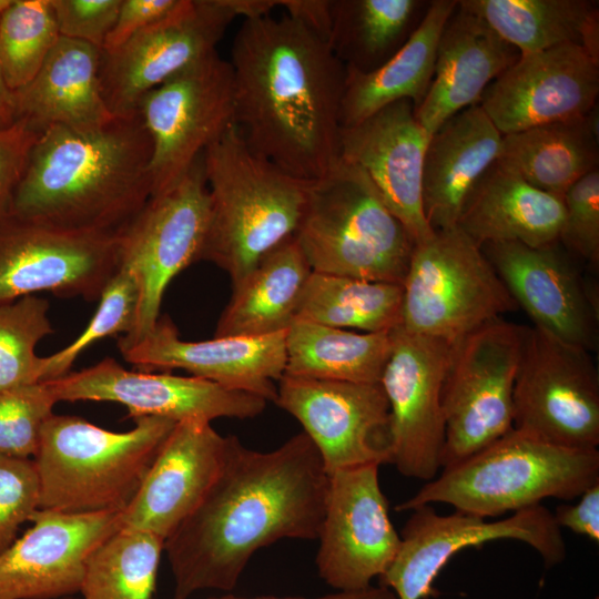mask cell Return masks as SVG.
I'll use <instances>...</instances> for the list:
<instances>
[{
	"mask_svg": "<svg viewBox=\"0 0 599 599\" xmlns=\"http://www.w3.org/2000/svg\"><path fill=\"white\" fill-rule=\"evenodd\" d=\"M327 488L328 474L304 432L271 451L231 436L214 484L164 541L172 599L231 591L258 549L283 538H318Z\"/></svg>",
	"mask_w": 599,
	"mask_h": 599,
	"instance_id": "1",
	"label": "cell"
},
{
	"mask_svg": "<svg viewBox=\"0 0 599 599\" xmlns=\"http://www.w3.org/2000/svg\"><path fill=\"white\" fill-rule=\"evenodd\" d=\"M234 125L246 145L304 181L339 162L346 68L298 21L244 19L232 45Z\"/></svg>",
	"mask_w": 599,
	"mask_h": 599,
	"instance_id": "2",
	"label": "cell"
},
{
	"mask_svg": "<svg viewBox=\"0 0 599 599\" xmlns=\"http://www.w3.org/2000/svg\"><path fill=\"white\" fill-rule=\"evenodd\" d=\"M152 143L139 112L89 130L41 132L9 215L69 231L121 234L152 194Z\"/></svg>",
	"mask_w": 599,
	"mask_h": 599,
	"instance_id": "3",
	"label": "cell"
},
{
	"mask_svg": "<svg viewBox=\"0 0 599 599\" xmlns=\"http://www.w3.org/2000/svg\"><path fill=\"white\" fill-rule=\"evenodd\" d=\"M210 223L202 260L238 283L293 236L312 181L292 176L252 151L231 125L202 154Z\"/></svg>",
	"mask_w": 599,
	"mask_h": 599,
	"instance_id": "4",
	"label": "cell"
},
{
	"mask_svg": "<svg viewBox=\"0 0 599 599\" xmlns=\"http://www.w3.org/2000/svg\"><path fill=\"white\" fill-rule=\"evenodd\" d=\"M134 422L132 429L119 433L78 416L52 414L32 458L40 479V509L122 512L176 424L156 416Z\"/></svg>",
	"mask_w": 599,
	"mask_h": 599,
	"instance_id": "5",
	"label": "cell"
},
{
	"mask_svg": "<svg viewBox=\"0 0 599 599\" xmlns=\"http://www.w3.org/2000/svg\"><path fill=\"white\" fill-rule=\"evenodd\" d=\"M599 483V451L551 445L516 429L444 468L397 511L444 502L456 511L495 517L540 505L546 498L573 499Z\"/></svg>",
	"mask_w": 599,
	"mask_h": 599,
	"instance_id": "6",
	"label": "cell"
},
{
	"mask_svg": "<svg viewBox=\"0 0 599 599\" xmlns=\"http://www.w3.org/2000/svg\"><path fill=\"white\" fill-rule=\"evenodd\" d=\"M293 237L313 272L396 284L415 247L368 176L342 160L311 182Z\"/></svg>",
	"mask_w": 599,
	"mask_h": 599,
	"instance_id": "7",
	"label": "cell"
},
{
	"mask_svg": "<svg viewBox=\"0 0 599 599\" xmlns=\"http://www.w3.org/2000/svg\"><path fill=\"white\" fill-rule=\"evenodd\" d=\"M402 285L400 326L450 344L518 307L481 247L458 226L415 244Z\"/></svg>",
	"mask_w": 599,
	"mask_h": 599,
	"instance_id": "8",
	"label": "cell"
},
{
	"mask_svg": "<svg viewBox=\"0 0 599 599\" xmlns=\"http://www.w3.org/2000/svg\"><path fill=\"white\" fill-rule=\"evenodd\" d=\"M527 326L496 318L453 343L443 390L451 467L512 429V395Z\"/></svg>",
	"mask_w": 599,
	"mask_h": 599,
	"instance_id": "9",
	"label": "cell"
},
{
	"mask_svg": "<svg viewBox=\"0 0 599 599\" xmlns=\"http://www.w3.org/2000/svg\"><path fill=\"white\" fill-rule=\"evenodd\" d=\"M512 428L565 448L598 449L599 376L589 351L527 327Z\"/></svg>",
	"mask_w": 599,
	"mask_h": 599,
	"instance_id": "10",
	"label": "cell"
},
{
	"mask_svg": "<svg viewBox=\"0 0 599 599\" xmlns=\"http://www.w3.org/2000/svg\"><path fill=\"white\" fill-rule=\"evenodd\" d=\"M210 212L201 155L175 184L151 195L122 231L120 267L135 277L140 304L134 331L120 337L139 339L154 327L171 281L202 260Z\"/></svg>",
	"mask_w": 599,
	"mask_h": 599,
	"instance_id": "11",
	"label": "cell"
},
{
	"mask_svg": "<svg viewBox=\"0 0 599 599\" xmlns=\"http://www.w3.org/2000/svg\"><path fill=\"white\" fill-rule=\"evenodd\" d=\"M138 112L152 143V194L175 184L234 124L230 61L215 51L142 97Z\"/></svg>",
	"mask_w": 599,
	"mask_h": 599,
	"instance_id": "12",
	"label": "cell"
},
{
	"mask_svg": "<svg viewBox=\"0 0 599 599\" xmlns=\"http://www.w3.org/2000/svg\"><path fill=\"white\" fill-rule=\"evenodd\" d=\"M400 534L399 550L378 578L397 599H425L436 595L437 575L458 551L498 539H515L532 547L547 567L566 557V546L552 512L541 505L515 511L509 517L486 518L455 511L441 516L432 505L412 510Z\"/></svg>",
	"mask_w": 599,
	"mask_h": 599,
	"instance_id": "13",
	"label": "cell"
},
{
	"mask_svg": "<svg viewBox=\"0 0 599 599\" xmlns=\"http://www.w3.org/2000/svg\"><path fill=\"white\" fill-rule=\"evenodd\" d=\"M121 266L120 234L0 221V303L40 292L99 300Z\"/></svg>",
	"mask_w": 599,
	"mask_h": 599,
	"instance_id": "14",
	"label": "cell"
},
{
	"mask_svg": "<svg viewBox=\"0 0 599 599\" xmlns=\"http://www.w3.org/2000/svg\"><path fill=\"white\" fill-rule=\"evenodd\" d=\"M236 17L231 0H182L121 47L102 51L100 85L111 114L136 113L144 94L215 52Z\"/></svg>",
	"mask_w": 599,
	"mask_h": 599,
	"instance_id": "15",
	"label": "cell"
},
{
	"mask_svg": "<svg viewBox=\"0 0 599 599\" xmlns=\"http://www.w3.org/2000/svg\"><path fill=\"white\" fill-rule=\"evenodd\" d=\"M450 343L392 331L379 384L389 406L390 463L409 478L432 480L441 468L445 420L441 390Z\"/></svg>",
	"mask_w": 599,
	"mask_h": 599,
	"instance_id": "16",
	"label": "cell"
},
{
	"mask_svg": "<svg viewBox=\"0 0 599 599\" xmlns=\"http://www.w3.org/2000/svg\"><path fill=\"white\" fill-rule=\"evenodd\" d=\"M378 468L370 464L328 475L316 567L337 591L370 587L399 550L400 536L388 515Z\"/></svg>",
	"mask_w": 599,
	"mask_h": 599,
	"instance_id": "17",
	"label": "cell"
},
{
	"mask_svg": "<svg viewBox=\"0 0 599 599\" xmlns=\"http://www.w3.org/2000/svg\"><path fill=\"white\" fill-rule=\"evenodd\" d=\"M274 403L301 423L328 475L390 463L389 406L379 383L284 374Z\"/></svg>",
	"mask_w": 599,
	"mask_h": 599,
	"instance_id": "18",
	"label": "cell"
},
{
	"mask_svg": "<svg viewBox=\"0 0 599 599\" xmlns=\"http://www.w3.org/2000/svg\"><path fill=\"white\" fill-rule=\"evenodd\" d=\"M58 402H113L129 416H156L182 422L216 418H253L267 400L255 394L226 388L216 383L170 373L129 370L113 358L45 380Z\"/></svg>",
	"mask_w": 599,
	"mask_h": 599,
	"instance_id": "19",
	"label": "cell"
},
{
	"mask_svg": "<svg viewBox=\"0 0 599 599\" xmlns=\"http://www.w3.org/2000/svg\"><path fill=\"white\" fill-rule=\"evenodd\" d=\"M599 61L579 44L519 54L480 105L502 134L579 118L597 105Z\"/></svg>",
	"mask_w": 599,
	"mask_h": 599,
	"instance_id": "20",
	"label": "cell"
},
{
	"mask_svg": "<svg viewBox=\"0 0 599 599\" xmlns=\"http://www.w3.org/2000/svg\"><path fill=\"white\" fill-rule=\"evenodd\" d=\"M480 247L535 327L589 352L597 347L598 300L559 243L531 247L495 242Z\"/></svg>",
	"mask_w": 599,
	"mask_h": 599,
	"instance_id": "21",
	"label": "cell"
},
{
	"mask_svg": "<svg viewBox=\"0 0 599 599\" xmlns=\"http://www.w3.org/2000/svg\"><path fill=\"white\" fill-rule=\"evenodd\" d=\"M32 526L0 554V599H62L79 593L90 555L119 530L121 512L39 509Z\"/></svg>",
	"mask_w": 599,
	"mask_h": 599,
	"instance_id": "22",
	"label": "cell"
},
{
	"mask_svg": "<svg viewBox=\"0 0 599 599\" xmlns=\"http://www.w3.org/2000/svg\"><path fill=\"white\" fill-rule=\"evenodd\" d=\"M285 334L184 341L172 321L163 316L139 339L119 337L118 348L126 362L145 372L180 368L194 377L275 402V382L285 374Z\"/></svg>",
	"mask_w": 599,
	"mask_h": 599,
	"instance_id": "23",
	"label": "cell"
},
{
	"mask_svg": "<svg viewBox=\"0 0 599 599\" xmlns=\"http://www.w3.org/2000/svg\"><path fill=\"white\" fill-rule=\"evenodd\" d=\"M429 135L409 100L386 105L363 121L343 126L339 160L361 169L415 244L429 238L423 211V163Z\"/></svg>",
	"mask_w": 599,
	"mask_h": 599,
	"instance_id": "24",
	"label": "cell"
},
{
	"mask_svg": "<svg viewBox=\"0 0 599 599\" xmlns=\"http://www.w3.org/2000/svg\"><path fill=\"white\" fill-rule=\"evenodd\" d=\"M230 437L220 435L210 422H177L138 494L121 512V526L165 540L214 484L225 461Z\"/></svg>",
	"mask_w": 599,
	"mask_h": 599,
	"instance_id": "25",
	"label": "cell"
},
{
	"mask_svg": "<svg viewBox=\"0 0 599 599\" xmlns=\"http://www.w3.org/2000/svg\"><path fill=\"white\" fill-rule=\"evenodd\" d=\"M518 58L514 47L457 2L438 41L429 89L415 109L417 121L430 136L450 116L479 104L488 85Z\"/></svg>",
	"mask_w": 599,
	"mask_h": 599,
	"instance_id": "26",
	"label": "cell"
},
{
	"mask_svg": "<svg viewBox=\"0 0 599 599\" xmlns=\"http://www.w3.org/2000/svg\"><path fill=\"white\" fill-rule=\"evenodd\" d=\"M502 134L480 104L446 120L428 139L422 179L425 219L433 231L457 226L484 173L498 161Z\"/></svg>",
	"mask_w": 599,
	"mask_h": 599,
	"instance_id": "27",
	"label": "cell"
},
{
	"mask_svg": "<svg viewBox=\"0 0 599 599\" xmlns=\"http://www.w3.org/2000/svg\"><path fill=\"white\" fill-rule=\"evenodd\" d=\"M101 55L92 44L60 37L33 79L13 91L16 120L39 132L53 125L89 130L111 121L100 85Z\"/></svg>",
	"mask_w": 599,
	"mask_h": 599,
	"instance_id": "28",
	"label": "cell"
},
{
	"mask_svg": "<svg viewBox=\"0 0 599 599\" xmlns=\"http://www.w3.org/2000/svg\"><path fill=\"white\" fill-rule=\"evenodd\" d=\"M562 221V197L495 162L468 196L457 226L479 246L519 242L541 247L559 243Z\"/></svg>",
	"mask_w": 599,
	"mask_h": 599,
	"instance_id": "29",
	"label": "cell"
},
{
	"mask_svg": "<svg viewBox=\"0 0 599 599\" xmlns=\"http://www.w3.org/2000/svg\"><path fill=\"white\" fill-rule=\"evenodd\" d=\"M457 2L432 1L404 44L377 69L369 72L346 69L342 128L354 125L399 100L412 101L415 109L423 102L433 80L440 34Z\"/></svg>",
	"mask_w": 599,
	"mask_h": 599,
	"instance_id": "30",
	"label": "cell"
},
{
	"mask_svg": "<svg viewBox=\"0 0 599 599\" xmlns=\"http://www.w3.org/2000/svg\"><path fill=\"white\" fill-rule=\"evenodd\" d=\"M313 273L293 236L266 255L235 285L215 337H260L287 331Z\"/></svg>",
	"mask_w": 599,
	"mask_h": 599,
	"instance_id": "31",
	"label": "cell"
},
{
	"mask_svg": "<svg viewBox=\"0 0 599 599\" xmlns=\"http://www.w3.org/2000/svg\"><path fill=\"white\" fill-rule=\"evenodd\" d=\"M529 184L564 197L598 170V108L586 115L502 135L497 161Z\"/></svg>",
	"mask_w": 599,
	"mask_h": 599,
	"instance_id": "32",
	"label": "cell"
},
{
	"mask_svg": "<svg viewBox=\"0 0 599 599\" xmlns=\"http://www.w3.org/2000/svg\"><path fill=\"white\" fill-rule=\"evenodd\" d=\"M519 54L557 45H581L599 61V13L586 0H463Z\"/></svg>",
	"mask_w": 599,
	"mask_h": 599,
	"instance_id": "33",
	"label": "cell"
},
{
	"mask_svg": "<svg viewBox=\"0 0 599 599\" xmlns=\"http://www.w3.org/2000/svg\"><path fill=\"white\" fill-rule=\"evenodd\" d=\"M392 331L362 333L296 318L285 334V375L378 384Z\"/></svg>",
	"mask_w": 599,
	"mask_h": 599,
	"instance_id": "34",
	"label": "cell"
},
{
	"mask_svg": "<svg viewBox=\"0 0 599 599\" xmlns=\"http://www.w3.org/2000/svg\"><path fill=\"white\" fill-rule=\"evenodd\" d=\"M423 3L417 0L332 1L328 44L346 69L373 71L408 39Z\"/></svg>",
	"mask_w": 599,
	"mask_h": 599,
	"instance_id": "35",
	"label": "cell"
},
{
	"mask_svg": "<svg viewBox=\"0 0 599 599\" xmlns=\"http://www.w3.org/2000/svg\"><path fill=\"white\" fill-rule=\"evenodd\" d=\"M403 285L313 272L297 317L362 332H390L402 324Z\"/></svg>",
	"mask_w": 599,
	"mask_h": 599,
	"instance_id": "36",
	"label": "cell"
},
{
	"mask_svg": "<svg viewBox=\"0 0 599 599\" xmlns=\"http://www.w3.org/2000/svg\"><path fill=\"white\" fill-rule=\"evenodd\" d=\"M164 539L121 527L88 558L82 599H153Z\"/></svg>",
	"mask_w": 599,
	"mask_h": 599,
	"instance_id": "37",
	"label": "cell"
},
{
	"mask_svg": "<svg viewBox=\"0 0 599 599\" xmlns=\"http://www.w3.org/2000/svg\"><path fill=\"white\" fill-rule=\"evenodd\" d=\"M59 38L51 0H13L0 17V68L12 91L33 79Z\"/></svg>",
	"mask_w": 599,
	"mask_h": 599,
	"instance_id": "38",
	"label": "cell"
},
{
	"mask_svg": "<svg viewBox=\"0 0 599 599\" xmlns=\"http://www.w3.org/2000/svg\"><path fill=\"white\" fill-rule=\"evenodd\" d=\"M49 303L35 295L0 303V390L42 382L38 343L53 329Z\"/></svg>",
	"mask_w": 599,
	"mask_h": 599,
	"instance_id": "39",
	"label": "cell"
},
{
	"mask_svg": "<svg viewBox=\"0 0 599 599\" xmlns=\"http://www.w3.org/2000/svg\"><path fill=\"white\" fill-rule=\"evenodd\" d=\"M139 304L135 277L120 267L104 287L98 309L84 331L67 347L42 357V382L70 373L79 355L95 342L118 334L130 335L136 325Z\"/></svg>",
	"mask_w": 599,
	"mask_h": 599,
	"instance_id": "40",
	"label": "cell"
},
{
	"mask_svg": "<svg viewBox=\"0 0 599 599\" xmlns=\"http://www.w3.org/2000/svg\"><path fill=\"white\" fill-rule=\"evenodd\" d=\"M57 403L45 382L0 390V456L33 457Z\"/></svg>",
	"mask_w": 599,
	"mask_h": 599,
	"instance_id": "41",
	"label": "cell"
},
{
	"mask_svg": "<svg viewBox=\"0 0 599 599\" xmlns=\"http://www.w3.org/2000/svg\"><path fill=\"white\" fill-rule=\"evenodd\" d=\"M559 244L571 254L599 265V170H595L565 193Z\"/></svg>",
	"mask_w": 599,
	"mask_h": 599,
	"instance_id": "42",
	"label": "cell"
},
{
	"mask_svg": "<svg viewBox=\"0 0 599 599\" xmlns=\"http://www.w3.org/2000/svg\"><path fill=\"white\" fill-rule=\"evenodd\" d=\"M40 501L33 459L0 456V554L17 539L20 526L40 509Z\"/></svg>",
	"mask_w": 599,
	"mask_h": 599,
	"instance_id": "43",
	"label": "cell"
},
{
	"mask_svg": "<svg viewBox=\"0 0 599 599\" xmlns=\"http://www.w3.org/2000/svg\"><path fill=\"white\" fill-rule=\"evenodd\" d=\"M122 0H51L60 37L103 49Z\"/></svg>",
	"mask_w": 599,
	"mask_h": 599,
	"instance_id": "44",
	"label": "cell"
},
{
	"mask_svg": "<svg viewBox=\"0 0 599 599\" xmlns=\"http://www.w3.org/2000/svg\"><path fill=\"white\" fill-rule=\"evenodd\" d=\"M40 134L23 119L0 129V221L10 213L14 193Z\"/></svg>",
	"mask_w": 599,
	"mask_h": 599,
	"instance_id": "45",
	"label": "cell"
},
{
	"mask_svg": "<svg viewBox=\"0 0 599 599\" xmlns=\"http://www.w3.org/2000/svg\"><path fill=\"white\" fill-rule=\"evenodd\" d=\"M182 0H122L102 51H112L134 34L175 11Z\"/></svg>",
	"mask_w": 599,
	"mask_h": 599,
	"instance_id": "46",
	"label": "cell"
},
{
	"mask_svg": "<svg viewBox=\"0 0 599 599\" xmlns=\"http://www.w3.org/2000/svg\"><path fill=\"white\" fill-rule=\"evenodd\" d=\"M554 519L559 528L565 527L592 541H599V483L587 488L575 505H560Z\"/></svg>",
	"mask_w": 599,
	"mask_h": 599,
	"instance_id": "47",
	"label": "cell"
},
{
	"mask_svg": "<svg viewBox=\"0 0 599 599\" xmlns=\"http://www.w3.org/2000/svg\"><path fill=\"white\" fill-rule=\"evenodd\" d=\"M286 16L298 21L328 43L332 30L331 0H282Z\"/></svg>",
	"mask_w": 599,
	"mask_h": 599,
	"instance_id": "48",
	"label": "cell"
},
{
	"mask_svg": "<svg viewBox=\"0 0 599 599\" xmlns=\"http://www.w3.org/2000/svg\"><path fill=\"white\" fill-rule=\"evenodd\" d=\"M209 599H397L395 593L383 586H370L368 588L356 591H337L335 593L321 597H277V596H257V597H238L234 595H225Z\"/></svg>",
	"mask_w": 599,
	"mask_h": 599,
	"instance_id": "49",
	"label": "cell"
},
{
	"mask_svg": "<svg viewBox=\"0 0 599 599\" xmlns=\"http://www.w3.org/2000/svg\"><path fill=\"white\" fill-rule=\"evenodd\" d=\"M16 121L14 92L9 88L0 68V129Z\"/></svg>",
	"mask_w": 599,
	"mask_h": 599,
	"instance_id": "50",
	"label": "cell"
},
{
	"mask_svg": "<svg viewBox=\"0 0 599 599\" xmlns=\"http://www.w3.org/2000/svg\"><path fill=\"white\" fill-rule=\"evenodd\" d=\"M13 0H0V17L9 9Z\"/></svg>",
	"mask_w": 599,
	"mask_h": 599,
	"instance_id": "51",
	"label": "cell"
},
{
	"mask_svg": "<svg viewBox=\"0 0 599 599\" xmlns=\"http://www.w3.org/2000/svg\"><path fill=\"white\" fill-rule=\"evenodd\" d=\"M62 599H75L74 597H67V598H62Z\"/></svg>",
	"mask_w": 599,
	"mask_h": 599,
	"instance_id": "52",
	"label": "cell"
}]
</instances>
